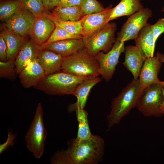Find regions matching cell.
Here are the masks:
<instances>
[{"label":"cell","instance_id":"1","mask_svg":"<svg viewBox=\"0 0 164 164\" xmlns=\"http://www.w3.org/2000/svg\"><path fill=\"white\" fill-rule=\"evenodd\" d=\"M105 142L99 136L92 135L89 138H76L67 142L65 150L56 151L51 156L52 164H97L101 161Z\"/></svg>","mask_w":164,"mask_h":164},{"label":"cell","instance_id":"6","mask_svg":"<svg viewBox=\"0 0 164 164\" xmlns=\"http://www.w3.org/2000/svg\"><path fill=\"white\" fill-rule=\"evenodd\" d=\"M163 87L160 84H153L141 91L136 108L143 115L159 117L163 115L161 109L164 99Z\"/></svg>","mask_w":164,"mask_h":164},{"label":"cell","instance_id":"2","mask_svg":"<svg viewBox=\"0 0 164 164\" xmlns=\"http://www.w3.org/2000/svg\"><path fill=\"white\" fill-rule=\"evenodd\" d=\"M141 92L138 79H134L113 99L111 110L107 116L108 130L136 107Z\"/></svg>","mask_w":164,"mask_h":164},{"label":"cell","instance_id":"36","mask_svg":"<svg viewBox=\"0 0 164 164\" xmlns=\"http://www.w3.org/2000/svg\"><path fill=\"white\" fill-rule=\"evenodd\" d=\"M156 56L158 57L160 61L162 63H164V54L158 51L156 53ZM160 84L164 87V81H161Z\"/></svg>","mask_w":164,"mask_h":164},{"label":"cell","instance_id":"18","mask_svg":"<svg viewBox=\"0 0 164 164\" xmlns=\"http://www.w3.org/2000/svg\"><path fill=\"white\" fill-rule=\"evenodd\" d=\"M125 60L123 65L132 74L134 79H138L146 59L136 45H129L125 48Z\"/></svg>","mask_w":164,"mask_h":164},{"label":"cell","instance_id":"12","mask_svg":"<svg viewBox=\"0 0 164 164\" xmlns=\"http://www.w3.org/2000/svg\"><path fill=\"white\" fill-rule=\"evenodd\" d=\"M36 17L22 8L5 21L4 26L9 31L24 38L29 33Z\"/></svg>","mask_w":164,"mask_h":164},{"label":"cell","instance_id":"25","mask_svg":"<svg viewBox=\"0 0 164 164\" xmlns=\"http://www.w3.org/2000/svg\"><path fill=\"white\" fill-rule=\"evenodd\" d=\"M22 8L18 0H1L0 19L5 21Z\"/></svg>","mask_w":164,"mask_h":164},{"label":"cell","instance_id":"17","mask_svg":"<svg viewBox=\"0 0 164 164\" xmlns=\"http://www.w3.org/2000/svg\"><path fill=\"white\" fill-rule=\"evenodd\" d=\"M101 80V78L97 77L88 79L78 84L73 94L76 97L77 101L68 105L67 108L68 111L71 113L78 109H84L91 90Z\"/></svg>","mask_w":164,"mask_h":164},{"label":"cell","instance_id":"21","mask_svg":"<svg viewBox=\"0 0 164 164\" xmlns=\"http://www.w3.org/2000/svg\"><path fill=\"white\" fill-rule=\"evenodd\" d=\"M0 35L3 37L7 44V61L15 62L16 57L23 43L25 38L9 31L4 25L2 27Z\"/></svg>","mask_w":164,"mask_h":164},{"label":"cell","instance_id":"30","mask_svg":"<svg viewBox=\"0 0 164 164\" xmlns=\"http://www.w3.org/2000/svg\"><path fill=\"white\" fill-rule=\"evenodd\" d=\"M14 62L10 61H0V77L11 80H14L17 74L15 68Z\"/></svg>","mask_w":164,"mask_h":164},{"label":"cell","instance_id":"29","mask_svg":"<svg viewBox=\"0 0 164 164\" xmlns=\"http://www.w3.org/2000/svg\"><path fill=\"white\" fill-rule=\"evenodd\" d=\"M80 6L84 15L99 12L105 9L97 0H82Z\"/></svg>","mask_w":164,"mask_h":164},{"label":"cell","instance_id":"7","mask_svg":"<svg viewBox=\"0 0 164 164\" xmlns=\"http://www.w3.org/2000/svg\"><path fill=\"white\" fill-rule=\"evenodd\" d=\"M116 29V23L109 22L100 30L88 37L83 38L85 48L88 53L94 56L101 51L105 53L109 51L116 40L115 34Z\"/></svg>","mask_w":164,"mask_h":164},{"label":"cell","instance_id":"15","mask_svg":"<svg viewBox=\"0 0 164 164\" xmlns=\"http://www.w3.org/2000/svg\"><path fill=\"white\" fill-rule=\"evenodd\" d=\"M40 46L31 39L24 43L20 49L15 61L17 74L27 65L37 58Z\"/></svg>","mask_w":164,"mask_h":164},{"label":"cell","instance_id":"26","mask_svg":"<svg viewBox=\"0 0 164 164\" xmlns=\"http://www.w3.org/2000/svg\"><path fill=\"white\" fill-rule=\"evenodd\" d=\"M49 15L56 26L63 28L70 34L82 35V27L80 20L78 21H61L55 18L51 14H49Z\"/></svg>","mask_w":164,"mask_h":164},{"label":"cell","instance_id":"19","mask_svg":"<svg viewBox=\"0 0 164 164\" xmlns=\"http://www.w3.org/2000/svg\"><path fill=\"white\" fill-rule=\"evenodd\" d=\"M63 57L51 50L43 49L39 52L37 58L46 76L61 70Z\"/></svg>","mask_w":164,"mask_h":164},{"label":"cell","instance_id":"31","mask_svg":"<svg viewBox=\"0 0 164 164\" xmlns=\"http://www.w3.org/2000/svg\"><path fill=\"white\" fill-rule=\"evenodd\" d=\"M155 42L159 36L164 32V18L159 19L154 24L150 25Z\"/></svg>","mask_w":164,"mask_h":164},{"label":"cell","instance_id":"20","mask_svg":"<svg viewBox=\"0 0 164 164\" xmlns=\"http://www.w3.org/2000/svg\"><path fill=\"white\" fill-rule=\"evenodd\" d=\"M150 25V24L147 23L143 27L134 39L135 45L139 48L146 58L154 56L156 43Z\"/></svg>","mask_w":164,"mask_h":164},{"label":"cell","instance_id":"11","mask_svg":"<svg viewBox=\"0 0 164 164\" xmlns=\"http://www.w3.org/2000/svg\"><path fill=\"white\" fill-rule=\"evenodd\" d=\"M47 13L36 17L28 35L31 39L39 46L47 41L56 27L54 22Z\"/></svg>","mask_w":164,"mask_h":164},{"label":"cell","instance_id":"8","mask_svg":"<svg viewBox=\"0 0 164 164\" xmlns=\"http://www.w3.org/2000/svg\"><path fill=\"white\" fill-rule=\"evenodd\" d=\"M125 50L124 42L116 39L109 51L106 53L100 52L94 56L99 64L100 75L105 81H109L112 77L120 56Z\"/></svg>","mask_w":164,"mask_h":164},{"label":"cell","instance_id":"3","mask_svg":"<svg viewBox=\"0 0 164 164\" xmlns=\"http://www.w3.org/2000/svg\"><path fill=\"white\" fill-rule=\"evenodd\" d=\"M88 79L60 70L46 75L34 87L48 95H73L77 86Z\"/></svg>","mask_w":164,"mask_h":164},{"label":"cell","instance_id":"14","mask_svg":"<svg viewBox=\"0 0 164 164\" xmlns=\"http://www.w3.org/2000/svg\"><path fill=\"white\" fill-rule=\"evenodd\" d=\"M40 50H51L63 57L73 55L85 48L83 39H70L52 42L42 47Z\"/></svg>","mask_w":164,"mask_h":164},{"label":"cell","instance_id":"16","mask_svg":"<svg viewBox=\"0 0 164 164\" xmlns=\"http://www.w3.org/2000/svg\"><path fill=\"white\" fill-rule=\"evenodd\" d=\"M19 74L20 83L25 88L35 87L46 76L37 58L26 67Z\"/></svg>","mask_w":164,"mask_h":164},{"label":"cell","instance_id":"23","mask_svg":"<svg viewBox=\"0 0 164 164\" xmlns=\"http://www.w3.org/2000/svg\"><path fill=\"white\" fill-rule=\"evenodd\" d=\"M51 14L63 21H78L84 15L80 5L67 7L58 6L52 11Z\"/></svg>","mask_w":164,"mask_h":164},{"label":"cell","instance_id":"9","mask_svg":"<svg viewBox=\"0 0 164 164\" xmlns=\"http://www.w3.org/2000/svg\"><path fill=\"white\" fill-rule=\"evenodd\" d=\"M152 14L150 9L143 8L130 15L117 33L116 39L121 42L135 39L141 29L147 24Z\"/></svg>","mask_w":164,"mask_h":164},{"label":"cell","instance_id":"35","mask_svg":"<svg viewBox=\"0 0 164 164\" xmlns=\"http://www.w3.org/2000/svg\"><path fill=\"white\" fill-rule=\"evenodd\" d=\"M82 0H60L59 6L61 7L80 5Z\"/></svg>","mask_w":164,"mask_h":164},{"label":"cell","instance_id":"33","mask_svg":"<svg viewBox=\"0 0 164 164\" xmlns=\"http://www.w3.org/2000/svg\"><path fill=\"white\" fill-rule=\"evenodd\" d=\"M8 48L6 43L3 37L0 35V60L1 61H7Z\"/></svg>","mask_w":164,"mask_h":164},{"label":"cell","instance_id":"5","mask_svg":"<svg viewBox=\"0 0 164 164\" xmlns=\"http://www.w3.org/2000/svg\"><path fill=\"white\" fill-rule=\"evenodd\" d=\"M47 134L44 123L43 108L39 102L25 136L27 149L36 158L40 159L43 155Z\"/></svg>","mask_w":164,"mask_h":164},{"label":"cell","instance_id":"4","mask_svg":"<svg viewBox=\"0 0 164 164\" xmlns=\"http://www.w3.org/2000/svg\"><path fill=\"white\" fill-rule=\"evenodd\" d=\"M61 70L87 78L98 77L100 75L98 63L85 48L73 55L64 57Z\"/></svg>","mask_w":164,"mask_h":164},{"label":"cell","instance_id":"32","mask_svg":"<svg viewBox=\"0 0 164 164\" xmlns=\"http://www.w3.org/2000/svg\"><path fill=\"white\" fill-rule=\"evenodd\" d=\"M8 138L6 141L3 144L0 145V154L6 151L9 147L13 146L15 144L16 135L13 133L10 130L7 132Z\"/></svg>","mask_w":164,"mask_h":164},{"label":"cell","instance_id":"27","mask_svg":"<svg viewBox=\"0 0 164 164\" xmlns=\"http://www.w3.org/2000/svg\"><path fill=\"white\" fill-rule=\"evenodd\" d=\"M22 7L26 9L35 17L49 11L45 8L42 0H18Z\"/></svg>","mask_w":164,"mask_h":164},{"label":"cell","instance_id":"10","mask_svg":"<svg viewBox=\"0 0 164 164\" xmlns=\"http://www.w3.org/2000/svg\"><path fill=\"white\" fill-rule=\"evenodd\" d=\"M111 4L103 11L84 15L80 20L83 38L88 37L100 30L109 22L108 19L112 9Z\"/></svg>","mask_w":164,"mask_h":164},{"label":"cell","instance_id":"34","mask_svg":"<svg viewBox=\"0 0 164 164\" xmlns=\"http://www.w3.org/2000/svg\"><path fill=\"white\" fill-rule=\"evenodd\" d=\"M43 4L46 9L53 10L60 5V0H42Z\"/></svg>","mask_w":164,"mask_h":164},{"label":"cell","instance_id":"28","mask_svg":"<svg viewBox=\"0 0 164 164\" xmlns=\"http://www.w3.org/2000/svg\"><path fill=\"white\" fill-rule=\"evenodd\" d=\"M83 38L82 35L78 36L70 34L63 28L56 26L55 29L47 41L40 46H43L52 42L66 39H81Z\"/></svg>","mask_w":164,"mask_h":164},{"label":"cell","instance_id":"37","mask_svg":"<svg viewBox=\"0 0 164 164\" xmlns=\"http://www.w3.org/2000/svg\"><path fill=\"white\" fill-rule=\"evenodd\" d=\"M162 91H163V95L164 96V87H163V88ZM161 109V111H162V113L164 115V101H163V103L162 105Z\"/></svg>","mask_w":164,"mask_h":164},{"label":"cell","instance_id":"38","mask_svg":"<svg viewBox=\"0 0 164 164\" xmlns=\"http://www.w3.org/2000/svg\"><path fill=\"white\" fill-rule=\"evenodd\" d=\"M161 11L162 12H164V7L162 8V10H161Z\"/></svg>","mask_w":164,"mask_h":164},{"label":"cell","instance_id":"24","mask_svg":"<svg viewBox=\"0 0 164 164\" xmlns=\"http://www.w3.org/2000/svg\"><path fill=\"white\" fill-rule=\"evenodd\" d=\"M77 120L78 123L77 139L85 140L89 138L92 135L89 128L88 120V113L84 109L76 110Z\"/></svg>","mask_w":164,"mask_h":164},{"label":"cell","instance_id":"22","mask_svg":"<svg viewBox=\"0 0 164 164\" xmlns=\"http://www.w3.org/2000/svg\"><path fill=\"white\" fill-rule=\"evenodd\" d=\"M143 8L141 0H121L112 8L108 21L121 16L130 15Z\"/></svg>","mask_w":164,"mask_h":164},{"label":"cell","instance_id":"13","mask_svg":"<svg viewBox=\"0 0 164 164\" xmlns=\"http://www.w3.org/2000/svg\"><path fill=\"white\" fill-rule=\"evenodd\" d=\"M162 63L157 56L146 58L139 76L141 91L152 84L160 83L158 76Z\"/></svg>","mask_w":164,"mask_h":164}]
</instances>
